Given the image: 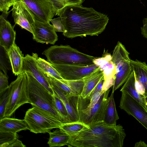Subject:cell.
I'll return each instance as SVG.
<instances>
[{
	"mask_svg": "<svg viewBox=\"0 0 147 147\" xmlns=\"http://www.w3.org/2000/svg\"><path fill=\"white\" fill-rule=\"evenodd\" d=\"M55 15L61 18L65 29L63 35L71 38L98 36L105 30L109 20L107 15L82 5L67 6Z\"/></svg>",
	"mask_w": 147,
	"mask_h": 147,
	"instance_id": "6da1fadb",
	"label": "cell"
},
{
	"mask_svg": "<svg viewBox=\"0 0 147 147\" xmlns=\"http://www.w3.org/2000/svg\"><path fill=\"white\" fill-rule=\"evenodd\" d=\"M125 136L121 125H109L102 121L88 125L75 135L70 136L68 146L122 147Z\"/></svg>",
	"mask_w": 147,
	"mask_h": 147,
	"instance_id": "7a4b0ae2",
	"label": "cell"
},
{
	"mask_svg": "<svg viewBox=\"0 0 147 147\" xmlns=\"http://www.w3.org/2000/svg\"><path fill=\"white\" fill-rule=\"evenodd\" d=\"M51 64L87 66L94 64L96 57L84 53L69 45H55L42 53Z\"/></svg>",
	"mask_w": 147,
	"mask_h": 147,
	"instance_id": "3957f363",
	"label": "cell"
},
{
	"mask_svg": "<svg viewBox=\"0 0 147 147\" xmlns=\"http://www.w3.org/2000/svg\"><path fill=\"white\" fill-rule=\"evenodd\" d=\"M26 73L28 78L27 90L30 104L49 112L60 120L64 123L55 109L53 94L30 73Z\"/></svg>",
	"mask_w": 147,
	"mask_h": 147,
	"instance_id": "277c9868",
	"label": "cell"
},
{
	"mask_svg": "<svg viewBox=\"0 0 147 147\" xmlns=\"http://www.w3.org/2000/svg\"><path fill=\"white\" fill-rule=\"evenodd\" d=\"M24 119L28 129L35 134L49 133L63 123L49 112L35 106L26 111Z\"/></svg>",
	"mask_w": 147,
	"mask_h": 147,
	"instance_id": "5b68a950",
	"label": "cell"
},
{
	"mask_svg": "<svg viewBox=\"0 0 147 147\" xmlns=\"http://www.w3.org/2000/svg\"><path fill=\"white\" fill-rule=\"evenodd\" d=\"M27 83L26 73L23 71L9 84V97L5 110L4 117H10L20 106L26 103H30Z\"/></svg>",
	"mask_w": 147,
	"mask_h": 147,
	"instance_id": "8992f818",
	"label": "cell"
},
{
	"mask_svg": "<svg viewBox=\"0 0 147 147\" xmlns=\"http://www.w3.org/2000/svg\"><path fill=\"white\" fill-rule=\"evenodd\" d=\"M110 90L105 91L97 102L91 108L78 111L79 121L86 125L103 121Z\"/></svg>",
	"mask_w": 147,
	"mask_h": 147,
	"instance_id": "52a82bcc",
	"label": "cell"
},
{
	"mask_svg": "<svg viewBox=\"0 0 147 147\" xmlns=\"http://www.w3.org/2000/svg\"><path fill=\"white\" fill-rule=\"evenodd\" d=\"M119 107L136 119L147 129V109L128 93L121 92Z\"/></svg>",
	"mask_w": 147,
	"mask_h": 147,
	"instance_id": "ba28073f",
	"label": "cell"
},
{
	"mask_svg": "<svg viewBox=\"0 0 147 147\" xmlns=\"http://www.w3.org/2000/svg\"><path fill=\"white\" fill-rule=\"evenodd\" d=\"M51 64L63 79L68 80L83 79L99 67L94 63L87 66Z\"/></svg>",
	"mask_w": 147,
	"mask_h": 147,
	"instance_id": "9c48e42d",
	"label": "cell"
},
{
	"mask_svg": "<svg viewBox=\"0 0 147 147\" xmlns=\"http://www.w3.org/2000/svg\"><path fill=\"white\" fill-rule=\"evenodd\" d=\"M32 28L33 38L38 42L54 45L58 40V36L53 26L35 16Z\"/></svg>",
	"mask_w": 147,
	"mask_h": 147,
	"instance_id": "30bf717a",
	"label": "cell"
},
{
	"mask_svg": "<svg viewBox=\"0 0 147 147\" xmlns=\"http://www.w3.org/2000/svg\"><path fill=\"white\" fill-rule=\"evenodd\" d=\"M31 12L41 20L50 23L55 12L49 0H21Z\"/></svg>",
	"mask_w": 147,
	"mask_h": 147,
	"instance_id": "8fae6325",
	"label": "cell"
},
{
	"mask_svg": "<svg viewBox=\"0 0 147 147\" xmlns=\"http://www.w3.org/2000/svg\"><path fill=\"white\" fill-rule=\"evenodd\" d=\"M12 16L15 24L19 25L33 34L32 25L34 21V15L21 0H18L13 6Z\"/></svg>",
	"mask_w": 147,
	"mask_h": 147,
	"instance_id": "7c38bea8",
	"label": "cell"
},
{
	"mask_svg": "<svg viewBox=\"0 0 147 147\" xmlns=\"http://www.w3.org/2000/svg\"><path fill=\"white\" fill-rule=\"evenodd\" d=\"M23 71L30 73L51 93L53 94V91L49 82L43 73L37 66L35 53H33L31 55L27 54L24 57L22 72Z\"/></svg>",
	"mask_w": 147,
	"mask_h": 147,
	"instance_id": "4fadbf2b",
	"label": "cell"
},
{
	"mask_svg": "<svg viewBox=\"0 0 147 147\" xmlns=\"http://www.w3.org/2000/svg\"><path fill=\"white\" fill-rule=\"evenodd\" d=\"M46 77L49 80L53 91L64 104L69 115L71 122L78 121V103L80 95H76L67 96L52 81Z\"/></svg>",
	"mask_w": 147,
	"mask_h": 147,
	"instance_id": "5bb4252c",
	"label": "cell"
},
{
	"mask_svg": "<svg viewBox=\"0 0 147 147\" xmlns=\"http://www.w3.org/2000/svg\"><path fill=\"white\" fill-rule=\"evenodd\" d=\"M14 27L2 15L0 16V45L7 52L15 43Z\"/></svg>",
	"mask_w": 147,
	"mask_h": 147,
	"instance_id": "9a60e30c",
	"label": "cell"
},
{
	"mask_svg": "<svg viewBox=\"0 0 147 147\" xmlns=\"http://www.w3.org/2000/svg\"><path fill=\"white\" fill-rule=\"evenodd\" d=\"M129 54L124 46L118 41L114 49L111 60L115 66L116 74L122 69L125 63L129 60Z\"/></svg>",
	"mask_w": 147,
	"mask_h": 147,
	"instance_id": "2e32d148",
	"label": "cell"
},
{
	"mask_svg": "<svg viewBox=\"0 0 147 147\" xmlns=\"http://www.w3.org/2000/svg\"><path fill=\"white\" fill-rule=\"evenodd\" d=\"M13 74L18 76L22 73L24 55L15 43L7 52Z\"/></svg>",
	"mask_w": 147,
	"mask_h": 147,
	"instance_id": "e0dca14e",
	"label": "cell"
},
{
	"mask_svg": "<svg viewBox=\"0 0 147 147\" xmlns=\"http://www.w3.org/2000/svg\"><path fill=\"white\" fill-rule=\"evenodd\" d=\"M29 129L24 120L4 117L0 119V131L17 133Z\"/></svg>",
	"mask_w": 147,
	"mask_h": 147,
	"instance_id": "ac0fdd59",
	"label": "cell"
},
{
	"mask_svg": "<svg viewBox=\"0 0 147 147\" xmlns=\"http://www.w3.org/2000/svg\"><path fill=\"white\" fill-rule=\"evenodd\" d=\"M103 76V71L99 67L90 74L84 78V85L82 93L80 96L84 98L88 97Z\"/></svg>",
	"mask_w": 147,
	"mask_h": 147,
	"instance_id": "d6986e66",
	"label": "cell"
},
{
	"mask_svg": "<svg viewBox=\"0 0 147 147\" xmlns=\"http://www.w3.org/2000/svg\"><path fill=\"white\" fill-rule=\"evenodd\" d=\"M129 63L136 78L144 86L147 95V65L145 62L130 59Z\"/></svg>",
	"mask_w": 147,
	"mask_h": 147,
	"instance_id": "ffe728a7",
	"label": "cell"
},
{
	"mask_svg": "<svg viewBox=\"0 0 147 147\" xmlns=\"http://www.w3.org/2000/svg\"><path fill=\"white\" fill-rule=\"evenodd\" d=\"M114 93L112 91L111 95L108 98L103 121L107 124L111 126L117 125V121L119 119L115 107Z\"/></svg>",
	"mask_w": 147,
	"mask_h": 147,
	"instance_id": "44dd1931",
	"label": "cell"
},
{
	"mask_svg": "<svg viewBox=\"0 0 147 147\" xmlns=\"http://www.w3.org/2000/svg\"><path fill=\"white\" fill-rule=\"evenodd\" d=\"M135 80L134 73L132 70L129 78L121 88L120 91L128 93L146 109L144 97L140 94L136 89L134 85Z\"/></svg>",
	"mask_w": 147,
	"mask_h": 147,
	"instance_id": "7402d4cb",
	"label": "cell"
},
{
	"mask_svg": "<svg viewBox=\"0 0 147 147\" xmlns=\"http://www.w3.org/2000/svg\"><path fill=\"white\" fill-rule=\"evenodd\" d=\"M49 138L47 142L50 147L68 145L70 136L59 128L49 132Z\"/></svg>",
	"mask_w": 147,
	"mask_h": 147,
	"instance_id": "603a6c76",
	"label": "cell"
},
{
	"mask_svg": "<svg viewBox=\"0 0 147 147\" xmlns=\"http://www.w3.org/2000/svg\"><path fill=\"white\" fill-rule=\"evenodd\" d=\"M132 70L129 60L125 63L122 69L115 74L112 91L114 92L125 82Z\"/></svg>",
	"mask_w": 147,
	"mask_h": 147,
	"instance_id": "cb8c5ba5",
	"label": "cell"
},
{
	"mask_svg": "<svg viewBox=\"0 0 147 147\" xmlns=\"http://www.w3.org/2000/svg\"><path fill=\"white\" fill-rule=\"evenodd\" d=\"M36 62L38 68L43 73L47 74L59 80H63L57 70L48 61L38 57L35 53Z\"/></svg>",
	"mask_w": 147,
	"mask_h": 147,
	"instance_id": "d4e9b609",
	"label": "cell"
},
{
	"mask_svg": "<svg viewBox=\"0 0 147 147\" xmlns=\"http://www.w3.org/2000/svg\"><path fill=\"white\" fill-rule=\"evenodd\" d=\"M88 126V125L78 121L63 123L61 125L59 128L71 136L75 135Z\"/></svg>",
	"mask_w": 147,
	"mask_h": 147,
	"instance_id": "484cf974",
	"label": "cell"
},
{
	"mask_svg": "<svg viewBox=\"0 0 147 147\" xmlns=\"http://www.w3.org/2000/svg\"><path fill=\"white\" fill-rule=\"evenodd\" d=\"M53 95L56 111L61 117L64 123L71 122L69 115L63 103L54 91Z\"/></svg>",
	"mask_w": 147,
	"mask_h": 147,
	"instance_id": "4316f807",
	"label": "cell"
},
{
	"mask_svg": "<svg viewBox=\"0 0 147 147\" xmlns=\"http://www.w3.org/2000/svg\"><path fill=\"white\" fill-rule=\"evenodd\" d=\"M18 137L17 133L0 131V147H8L18 139Z\"/></svg>",
	"mask_w": 147,
	"mask_h": 147,
	"instance_id": "83f0119b",
	"label": "cell"
},
{
	"mask_svg": "<svg viewBox=\"0 0 147 147\" xmlns=\"http://www.w3.org/2000/svg\"><path fill=\"white\" fill-rule=\"evenodd\" d=\"M52 3L55 15L65 7L69 5H81L84 0H49Z\"/></svg>",
	"mask_w": 147,
	"mask_h": 147,
	"instance_id": "f1b7e54d",
	"label": "cell"
},
{
	"mask_svg": "<svg viewBox=\"0 0 147 147\" xmlns=\"http://www.w3.org/2000/svg\"><path fill=\"white\" fill-rule=\"evenodd\" d=\"M43 74L46 77L48 78L52 81L67 96L69 97L73 95H77L67 85L60 80L56 79L47 74L45 73Z\"/></svg>",
	"mask_w": 147,
	"mask_h": 147,
	"instance_id": "f546056e",
	"label": "cell"
},
{
	"mask_svg": "<svg viewBox=\"0 0 147 147\" xmlns=\"http://www.w3.org/2000/svg\"><path fill=\"white\" fill-rule=\"evenodd\" d=\"M60 80L67 85L77 95H81L84 84L83 78L78 80H68L63 79Z\"/></svg>",
	"mask_w": 147,
	"mask_h": 147,
	"instance_id": "4dcf8cb0",
	"label": "cell"
},
{
	"mask_svg": "<svg viewBox=\"0 0 147 147\" xmlns=\"http://www.w3.org/2000/svg\"><path fill=\"white\" fill-rule=\"evenodd\" d=\"M9 86L0 91V119L4 117L5 110L9 100Z\"/></svg>",
	"mask_w": 147,
	"mask_h": 147,
	"instance_id": "1f68e13d",
	"label": "cell"
},
{
	"mask_svg": "<svg viewBox=\"0 0 147 147\" xmlns=\"http://www.w3.org/2000/svg\"><path fill=\"white\" fill-rule=\"evenodd\" d=\"M18 0H0V11L7 14L10 7Z\"/></svg>",
	"mask_w": 147,
	"mask_h": 147,
	"instance_id": "d6a6232c",
	"label": "cell"
},
{
	"mask_svg": "<svg viewBox=\"0 0 147 147\" xmlns=\"http://www.w3.org/2000/svg\"><path fill=\"white\" fill-rule=\"evenodd\" d=\"M56 32L63 33L65 31L64 26L63 24L61 18L59 16L57 18L52 19L50 20Z\"/></svg>",
	"mask_w": 147,
	"mask_h": 147,
	"instance_id": "836d02e7",
	"label": "cell"
},
{
	"mask_svg": "<svg viewBox=\"0 0 147 147\" xmlns=\"http://www.w3.org/2000/svg\"><path fill=\"white\" fill-rule=\"evenodd\" d=\"M8 78L7 75L4 74L1 71L0 72V91L9 86Z\"/></svg>",
	"mask_w": 147,
	"mask_h": 147,
	"instance_id": "e575fe53",
	"label": "cell"
},
{
	"mask_svg": "<svg viewBox=\"0 0 147 147\" xmlns=\"http://www.w3.org/2000/svg\"><path fill=\"white\" fill-rule=\"evenodd\" d=\"M135 78L134 85L136 90L140 94L144 97L145 95V89L144 86L135 76Z\"/></svg>",
	"mask_w": 147,
	"mask_h": 147,
	"instance_id": "d590c367",
	"label": "cell"
},
{
	"mask_svg": "<svg viewBox=\"0 0 147 147\" xmlns=\"http://www.w3.org/2000/svg\"><path fill=\"white\" fill-rule=\"evenodd\" d=\"M104 82V79L103 76L92 91L89 96L87 98L90 99L95 93L98 92L102 91Z\"/></svg>",
	"mask_w": 147,
	"mask_h": 147,
	"instance_id": "8d00e7d4",
	"label": "cell"
},
{
	"mask_svg": "<svg viewBox=\"0 0 147 147\" xmlns=\"http://www.w3.org/2000/svg\"><path fill=\"white\" fill-rule=\"evenodd\" d=\"M115 79V76L104 80L102 91L104 92L109 89L111 86H113Z\"/></svg>",
	"mask_w": 147,
	"mask_h": 147,
	"instance_id": "74e56055",
	"label": "cell"
},
{
	"mask_svg": "<svg viewBox=\"0 0 147 147\" xmlns=\"http://www.w3.org/2000/svg\"><path fill=\"white\" fill-rule=\"evenodd\" d=\"M141 34L147 39V17L143 20V26L141 28Z\"/></svg>",
	"mask_w": 147,
	"mask_h": 147,
	"instance_id": "f35d334b",
	"label": "cell"
},
{
	"mask_svg": "<svg viewBox=\"0 0 147 147\" xmlns=\"http://www.w3.org/2000/svg\"><path fill=\"white\" fill-rule=\"evenodd\" d=\"M26 146L23 144L21 141L17 139L13 143L9 145L8 147H24Z\"/></svg>",
	"mask_w": 147,
	"mask_h": 147,
	"instance_id": "ab89813d",
	"label": "cell"
},
{
	"mask_svg": "<svg viewBox=\"0 0 147 147\" xmlns=\"http://www.w3.org/2000/svg\"><path fill=\"white\" fill-rule=\"evenodd\" d=\"M135 147H147V144L144 141L140 140L139 142L135 144Z\"/></svg>",
	"mask_w": 147,
	"mask_h": 147,
	"instance_id": "60d3db41",
	"label": "cell"
},
{
	"mask_svg": "<svg viewBox=\"0 0 147 147\" xmlns=\"http://www.w3.org/2000/svg\"><path fill=\"white\" fill-rule=\"evenodd\" d=\"M144 97L146 103V107L147 109V95H145V96H144Z\"/></svg>",
	"mask_w": 147,
	"mask_h": 147,
	"instance_id": "b9f144b4",
	"label": "cell"
}]
</instances>
